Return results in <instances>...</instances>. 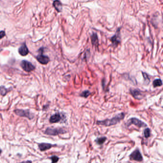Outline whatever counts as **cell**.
<instances>
[{"instance_id": "obj_1", "label": "cell", "mask_w": 163, "mask_h": 163, "mask_svg": "<svg viewBox=\"0 0 163 163\" xmlns=\"http://www.w3.org/2000/svg\"><path fill=\"white\" fill-rule=\"evenodd\" d=\"M125 117V114L124 113H119L115 117L111 119H107L103 121H98L96 124L98 125L104 126L105 127H110L113 125H116L120 122Z\"/></svg>"}, {"instance_id": "obj_2", "label": "cell", "mask_w": 163, "mask_h": 163, "mask_svg": "<svg viewBox=\"0 0 163 163\" xmlns=\"http://www.w3.org/2000/svg\"><path fill=\"white\" fill-rule=\"evenodd\" d=\"M67 131L62 128H47L45 132V134L49 136H55L60 134H63L66 133Z\"/></svg>"}, {"instance_id": "obj_3", "label": "cell", "mask_w": 163, "mask_h": 163, "mask_svg": "<svg viewBox=\"0 0 163 163\" xmlns=\"http://www.w3.org/2000/svg\"><path fill=\"white\" fill-rule=\"evenodd\" d=\"M131 125H134L136 127H138L139 128L147 127V125L145 123L143 122L138 118L135 117L130 118L128 120L126 123V125L128 127H129Z\"/></svg>"}, {"instance_id": "obj_4", "label": "cell", "mask_w": 163, "mask_h": 163, "mask_svg": "<svg viewBox=\"0 0 163 163\" xmlns=\"http://www.w3.org/2000/svg\"><path fill=\"white\" fill-rule=\"evenodd\" d=\"M43 49H44L43 48H41L39 49L40 54H38V55L36 56V58L37 60L40 63L43 64H46L49 62L50 60L48 56L44 55L43 54V52H44Z\"/></svg>"}, {"instance_id": "obj_5", "label": "cell", "mask_w": 163, "mask_h": 163, "mask_svg": "<svg viewBox=\"0 0 163 163\" xmlns=\"http://www.w3.org/2000/svg\"><path fill=\"white\" fill-rule=\"evenodd\" d=\"M14 113H16L17 115L22 117H27L29 119H33L34 115L33 114L31 113L28 110H23L21 109H16L14 110Z\"/></svg>"}, {"instance_id": "obj_6", "label": "cell", "mask_w": 163, "mask_h": 163, "mask_svg": "<svg viewBox=\"0 0 163 163\" xmlns=\"http://www.w3.org/2000/svg\"><path fill=\"white\" fill-rule=\"evenodd\" d=\"M21 66L23 68V70L27 72H30L34 70L35 67L34 65H33L30 62L26 61L23 60L21 63Z\"/></svg>"}, {"instance_id": "obj_7", "label": "cell", "mask_w": 163, "mask_h": 163, "mask_svg": "<svg viewBox=\"0 0 163 163\" xmlns=\"http://www.w3.org/2000/svg\"><path fill=\"white\" fill-rule=\"evenodd\" d=\"M130 159L138 162H141L143 160V157L139 150L136 149L130 155Z\"/></svg>"}, {"instance_id": "obj_8", "label": "cell", "mask_w": 163, "mask_h": 163, "mask_svg": "<svg viewBox=\"0 0 163 163\" xmlns=\"http://www.w3.org/2000/svg\"><path fill=\"white\" fill-rule=\"evenodd\" d=\"M130 93L131 95L133 96V97L136 99H142L144 97L142 93L141 92V91L138 89H131Z\"/></svg>"}, {"instance_id": "obj_9", "label": "cell", "mask_w": 163, "mask_h": 163, "mask_svg": "<svg viewBox=\"0 0 163 163\" xmlns=\"http://www.w3.org/2000/svg\"><path fill=\"white\" fill-rule=\"evenodd\" d=\"M62 116L60 113H55L50 117L49 122L50 123H57L60 122Z\"/></svg>"}, {"instance_id": "obj_10", "label": "cell", "mask_w": 163, "mask_h": 163, "mask_svg": "<svg viewBox=\"0 0 163 163\" xmlns=\"http://www.w3.org/2000/svg\"><path fill=\"white\" fill-rule=\"evenodd\" d=\"M55 145H52L51 144L43 143L38 144V147L41 151H45L49 149L51 147L54 146Z\"/></svg>"}, {"instance_id": "obj_11", "label": "cell", "mask_w": 163, "mask_h": 163, "mask_svg": "<svg viewBox=\"0 0 163 163\" xmlns=\"http://www.w3.org/2000/svg\"><path fill=\"white\" fill-rule=\"evenodd\" d=\"M19 54L22 56H26L29 53V50L25 44H23L18 49Z\"/></svg>"}, {"instance_id": "obj_12", "label": "cell", "mask_w": 163, "mask_h": 163, "mask_svg": "<svg viewBox=\"0 0 163 163\" xmlns=\"http://www.w3.org/2000/svg\"><path fill=\"white\" fill-rule=\"evenodd\" d=\"M53 6L56 10L59 12H61L62 10V6L61 2L59 0H55L53 3Z\"/></svg>"}, {"instance_id": "obj_13", "label": "cell", "mask_w": 163, "mask_h": 163, "mask_svg": "<svg viewBox=\"0 0 163 163\" xmlns=\"http://www.w3.org/2000/svg\"><path fill=\"white\" fill-rule=\"evenodd\" d=\"M111 40L113 43V45L114 46H117L118 44L120 43V40L118 37V35H117V34L113 36L112 37V38L111 39Z\"/></svg>"}, {"instance_id": "obj_14", "label": "cell", "mask_w": 163, "mask_h": 163, "mask_svg": "<svg viewBox=\"0 0 163 163\" xmlns=\"http://www.w3.org/2000/svg\"><path fill=\"white\" fill-rule=\"evenodd\" d=\"M91 43L93 45L95 46L98 45L99 41H98V36L96 33H93L91 36Z\"/></svg>"}, {"instance_id": "obj_15", "label": "cell", "mask_w": 163, "mask_h": 163, "mask_svg": "<svg viewBox=\"0 0 163 163\" xmlns=\"http://www.w3.org/2000/svg\"><path fill=\"white\" fill-rule=\"evenodd\" d=\"M162 81L160 79H156L153 83V85L154 87L162 86Z\"/></svg>"}, {"instance_id": "obj_16", "label": "cell", "mask_w": 163, "mask_h": 163, "mask_svg": "<svg viewBox=\"0 0 163 163\" xmlns=\"http://www.w3.org/2000/svg\"><path fill=\"white\" fill-rule=\"evenodd\" d=\"M107 138L105 136L103 137H101L100 138H98L97 139H96L95 142L97 143V144L99 145H102L104 142H105V141L106 140Z\"/></svg>"}, {"instance_id": "obj_17", "label": "cell", "mask_w": 163, "mask_h": 163, "mask_svg": "<svg viewBox=\"0 0 163 163\" xmlns=\"http://www.w3.org/2000/svg\"><path fill=\"white\" fill-rule=\"evenodd\" d=\"M9 91V90L6 88L5 86H0V94L2 96H5Z\"/></svg>"}, {"instance_id": "obj_18", "label": "cell", "mask_w": 163, "mask_h": 163, "mask_svg": "<svg viewBox=\"0 0 163 163\" xmlns=\"http://www.w3.org/2000/svg\"><path fill=\"white\" fill-rule=\"evenodd\" d=\"M142 73H143L142 74H143V76L144 77L145 84V85H148L150 83V80L148 75L145 72H143Z\"/></svg>"}, {"instance_id": "obj_19", "label": "cell", "mask_w": 163, "mask_h": 163, "mask_svg": "<svg viewBox=\"0 0 163 163\" xmlns=\"http://www.w3.org/2000/svg\"><path fill=\"white\" fill-rule=\"evenodd\" d=\"M91 94V93L89 91L85 90L82 92L81 94L80 95V96L84 98H87Z\"/></svg>"}, {"instance_id": "obj_20", "label": "cell", "mask_w": 163, "mask_h": 163, "mask_svg": "<svg viewBox=\"0 0 163 163\" xmlns=\"http://www.w3.org/2000/svg\"><path fill=\"white\" fill-rule=\"evenodd\" d=\"M144 136L145 138H147L148 137H149L150 136V129L149 128H147L145 129V130H144Z\"/></svg>"}, {"instance_id": "obj_21", "label": "cell", "mask_w": 163, "mask_h": 163, "mask_svg": "<svg viewBox=\"0 0 163 163\" xmlns=\"http://www.w3.org/2000/svg\"><path fill=\"white\" fill-rule=\"evenodd\" d=\"M50 159L52 160V163H57L59 160V158L56 155L52 156L51 157H50Z\"/></svg>"}, {"instance_id": "obj_22", "label": "cell", "mask_w": 163, "mask_h": 163, "mask_svg": "<svg viewBox=\"0 0 163 163\" xmlns=\"http://www.w3.org/2000/svg\"><path fill=\"white\" fill-rule=\"evenodd\" d=\"M5 36V31H2L0 32V40L3 38H4Z\"/></svg>"}, {"instance_id": "obj_23", "label": "cell", "mask_w": 163, "mask_h": 163, "mask_svg": "<svg viewBox=\"0 0 163 163\" xmlns=\"http://www.w3.org/2000/svg\"><path fill=\"white\" fill-rule=\"evenodd\" d=\"M32 161L30 160H28V161H23L21 163H32Z\"/></svg>"}, {"instance_id": "obj_24", "label": "cell", "mask_w": 163, "mask_h": 163, "mask_svg": "<svg viewBox=\"0 0 163 163\" xmlns=\"http://www.w3.org/2000/svg\"><path fill=\"white\" fill-rule=\"evenodd\" d=\"M1 153H2V150L0 149V154H1Z\"/></svg>"}]
</instances>
